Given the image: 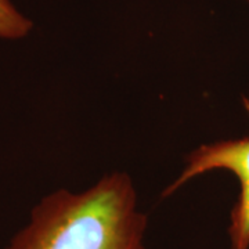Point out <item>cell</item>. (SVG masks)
<instances>
[{
    "mask_svg": "<svg viewBox=\"0 0 249 249\" xmlns=\"http://www.w3.org/2000/svg\"><path fill=\"white\" fill-rule=\"evenodd\" d=\"M145 230L133 181L116 172L82 193L45 196L6 249H147Z\"/></svg>",
    "mask_w": 249,
    "mask_h": 249,
    "instance_id": "6da1fadb",
    "label": "cell"
},
{
    "mask_svg": "<svg viewBox=\"0 0 249 249\" xmlns=\"http://www.w3.org/2000/svg\"><path fill=\"white\" fill-rule=\"evenodd\" d=\"M244 104L249 114L248 98H244ZM216 169L231 172L240 181V194L230 214L229 237L231 249H249V134L199 145L187 157L184 169L166 187L163 196L176 193L191 178Z\"/></svg>",
    "mask_w": 249,
    "mask_h": 249,
    "instance_id": "7a4b0ae2",
    "label": "cell"
},
{
    "mask_svg": "<svg viewBox=\"0 0 249 249\" xmlns=\"http://www.w3.org/2000/svg\"><path fill=\"white\" fill-rule=\"evenodd\" d=\"M32 29V22L10 0H0V37L21 39Z\"/></svg>",
    "mask_w": 249,
    "mask_h": 249,
    "instance_id": "3957f363",
    "label": "cell"
},
{
    "mask_svg": "<svg viewBox=\"0 0 249 249\" xmlns=\"http://www.w3.org/2000/svg\"><path fill=\"white\" fill-rule=\"evenodd\" d=\"M247 1H249V0H247Z\"/></svg>",
    "mask_w": 249,
    "mask_h": 249,
    "instance_id": "277c9868",
    "label": "cell"
}]
</instances>
